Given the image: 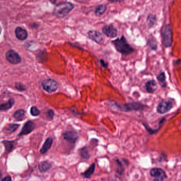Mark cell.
I'll list each match as a JSON object with an SVG mask.
<instances>
[{
    "mask_svg": "<svg viewBox=\"0 0 181 181\" xmlns=\"http://www.w3.org/2000/svg\"><path fill=\"white\" fill-rule=\"evenodd\" d=\"M115 47L119 53L123 55H128L134 52V49L128 43L124 36H121L112 42Z\"/></svg>",
    "mask_w": 181,
    "mask_h": 181,
    "instance_id": "cell-1",
    "label": "cell"
},
{
    "mask_svg": "<svg viewBox=\"0 0 181 181\" xmlns=\"http://www.w3.org/2000/svg\"><path fill=\"white\" fill-rule=\"evenodd\" d=\"M112 106L121 112H123L142 111L147 107L146 105L139 102H131L126 104H121L117 102H114L112 104Z\"/></svg>",
    "mask_w": 181,
    "mask_h": 181,
    "instance_id": "cell-2",
    "label": "cell"
},
{
    "mask_svg": "<svg viewBox=\"0 0 181 181\" xmlns=\"http://www.w3.org/2000/svg\"><path fill=\"white\" fill-rule=\"evenodd\" d=\"M74 8V5L69 2H60L54 8V15L59 18H63L68 16Z\"/></svg>",
    "mask_w": 181,
    "mask_h": 181,
    "instance_id": "cell-3",
    "label": "cell"
},
{
    "mask_svg": "<svg viewBox=\"0 0 181 181\" xmlns=\"http://www.w3.org/2000/svg\"><path fill=\"white\" fill-rule=\"evenodd\" d=\"M162 44L166 48L170 47L173 44V32L170 24H166L162 31Z\"/></svg>",
    "mask_w": 181,
    "mask_h": 181,
    "instance_id": "cell-4",
    "label": "cell"
},
{
    "mask_svg": "<svg viewBox=\"0 0 181 181\" xmlns=\"http://www.w3.org/2000/svg\"><path fill=\"white\" fill-rule=\"evenodd\" d=\"M41 85L43 89L48 93H53L55 92L59 87L58 83L53 79H44L42 81Z\"/></svg>",
    "mask_w": 181,
    "mask_h": 181,
    "instance_id": "cell-5",
    "label": "cell"
},
{
    "mask_svg": "<svg viewBox=\"0 0 181 181\" xmlns=\"http://www.w3.org/2000/svg\"><path fill=\"white\" fill-rule=\"evenodd\" d=\"M173 107L172 101L170 100H164L160 101L157 107V111L160 114H164L169 112Z\"/></svg>",
    "mask_w": 181,
    "mask_h": 181,
    "instance_id": "cell-6",
    "label": "cell"
},
{
    "mask_svg": "<svg viewBox=\"0 0 181 181\" xmlns=\"http://www.w3.org/2000/svg\"><path fill=\"white\" fill-rule=\"evenodd\" d=\"M6 60L11 64L16 65L22 62V58L19 54L13 50H10L6 52Z\"/></svg>",
    "mask_w": 181,
    "mask_h": 181,
    "instance_id": "cell-7",
    "label": "cell"
},
{
    "mask_svg": "<svg viewBox=\"0 0 181 181\" xmlns=\"http://www.w3.org/2000/svg\"><path fill=\"white\" fill-rule=\"evenodd\" d=\"M150 175L154 178V181H164L167 178L166 172L160 168H152L150 172Z\"/></svg>",
    "mask_w": 181,
    "mask_h": 181,
    "instance_id": "cell-8",
    "label": "cell"
},
{
    "mask_svg": "<svg viewBox=\"0 0 181 181\" xmlns=\"http://www.w3.org/2000/svg\"><path fill=\"white\" fill-rule=\"evenodd\" d=\"M62 136L65 140L72 144H75L79 138L78 133L75 131H65Z\"/></svg>",
    "mask_w": 181,
    "mask_h": 181,
    "instance_id": "cell-9",
    "label": "cell"
},
{
    "mask_svg": "<svg viewBox=\"0 0 181 181\" xmlns=\"http://www.w3.org/2000/svg\"><path fill=\"white\" fill-rule=\"evenodd\" d=\"M35 124L32 121H28L22 128V130L18 134L19 136L27 135L31 133L35 129Z\"/></svg>",
    "mask_w": 181,
    "mask_h": 181,
    "instance_id": "cell-10",
    "label": "cell"
},
{
    "mask_svg": "<svg viewBox=\"0 0 181 181\" xmlns=\"http://www.w3.org/2000/svg\"><path fill=\"white\" fill-rule=\"evenodd\" d=\"M88 37L95 42L101 44L104 43V38L101 33L96 30H90L88 32Z\"/></svg>",
    "mask_w": 181,
    "mask_h": 181,
    "instance_id": "cell-11",
    "label": "cell"
},
{
    "mask_svg": "<svg viewBox=\"0 0 181 181\" xmlns=\"http://www.w3.org/2000/svg\"><path fill=\"white\" fill-rule=\"evenodd\" d=\"M102 32L107 37L115 38L117 36V30L112 25H107L104 26L102 29Z\"/></svg>",
    "mask_w": 181,
    "mask_h": 181,
    "instance_id": "cell-12",
    "label": "cell"
},
{
    "mask_svg": "<svg viewBox=\"0 0 181 181\" xmlns=\"http://www.w3.org/2000/svg\"><path fill=\"white\" fill-rule=\"evenodd\" d=\"M15 35L19 40H24L28 37V32L22 27H18L15 29Z\"/></svg>",
    "mask_w": 181,
    "mask_h": 181,
    "instance_id": "cell-13",
    "label": "cell"
},
{
    "mask_svg": "<svg viewBox=\"0 0 181 181\" xmlns=\"http://www.w3.org/2000/svg\"><path fill=\"white\" fill-rule=\"evenodd\" d=\"M53 142V139L51 136H49L46 139L45 141L43 144V146L40 150V154H45L48 152V150L51 149Z\"/></svg>",
    "mask_w": 181,
    "mask_h": 181,
    "instance_id": "cell-14",
    "label": "cell"
},
{
    "mask_svg": "<svg viewBox=\"0 0 181 181\" xmlns=\"http://www.w3.org/2000/svg\"><path fill=\"white\" fill-rule=\"evenodd\" d=\"M145 87L148 93H154L158 89V85L154 80H149L146 83Z\"/></svg>",
    "mask_w": 181,
    "mask_h": 181,
    "instance_id": "cell-15",
    "label": "cell"
},
{
    "mask_svg": "<svg viewBox=\"0 0 181 181\" xmlns=\"http://www.w3.org/2000/svg\"><path fill=\"white\" fill-rule=\"evenodd\" d=\"M52 164L48 161H43L38 165V170L40 173H45L51 170Z\"/></svg>",
    "mask_w": 181,
    "mask_h": 181,
    "instance_id": "cell-16",
    "label": "cell"
},
{
    "mask_svg": "<svg viewBox=\"0 0 181 181\" xmlns=\"http://www.w3.org/2000/svg\"><path fill=\"white\" fill-rule=\"evenodd\" d=\"M26 111L24 109H19L14 113L13 117L17 121H22L25 119Z\"/></svg>",
    "mask_w": 181,
    "mask_h": 181,
    "instance_id": "cell-17",
    "label": "cell"
},
{
    "mask_svg": "<svg viewBox=\"0 0 181 181\" xmlns=\"http://www.w3.org/2000/svg\"><path fill=\"white\" fill-rule=\"evenodd\" d=\"M15 103L14 98H10L8 101L5 103L1 104L0 106V109L1 111H6L11 108Z\"/></svg>",
    "mask_w": 181,
    "mask_h": 181,
    "instance_id": "cell-18",
    "label": "cell"
},
{
    "mask_svg": "<svg viewBox=\"0 0 181 181\" xmlns=\"http://www.w3.org/2000/svg\"><path fill=\"white\" fill-rule=\"evenodd\" d=\"M95 167H96L95 164V163H93L90 166V167L88 168L87 170H85V172H84L83 173L81 174V175L83 176L84 178H90L91 176L92 175L93 173H94V172H95Z\"/></svg>",
    "mask_w": 181,
    "mask_h": 181,
    "instance_id": "cell-19",
    "label": "cell"
},
{
    "mask_svg": "<svg viewBox=\"0 0 181 181\" xmlns=\"http://www.w3.org/2000/svg\"><path fill=\"white\" fill-rule=\"evenodd\" d=\"M79 153L80 157L85 160H88L90 158V156L89 153L88 148L87 146L83 147L81 148H80L79 150Z\"/></svg>",
    "mask_w": 181,
    "mask_h": 181,
    "instance_id": "cell-20",
    "label": "cell"
},
{
    "mask_svg": "<svg viewBox=\"0 0 181 181\" xmlns=\"http://www.w3.org/2000/svg\"><path fill=\"white\" fill-rule=\"evenodd\" d=\"M2 143L3 144L5 147L6 151L8 152H10L14 149L15 145V142L14 140H3L2 141Z\"/></svg>",
    "mask_w": 181,
    "mask_h": 181,
    "instance_id": "cell-21",
    "label": "cell"
},
{
    "mask_svg": "<svg viewBox=\"0 0 181 181\" xmlns=\"http://www.w3.org/2000/svg\"><path fill=\"white\" fill-rule=\"evenodd\" d=\"M157 18L156 15L150 14L147 18V23L149 27H152L157 24Z\"/></svg>",
    "mask_w": 181,
    "mask_h": 181,
    "instance_id": "cell-22",
    "label": "cell"
},
{
    "mask_svg": "<svg viewBox=\"0 0 181 181\" xmlns=\"http://www.w3.org/2000/svg\"><path fill=\"white\" fill-rule=\"evenodd\" d=\"M20 124L17 123H12L9 124L5 129L4 132L7 134H11L14 132L19 128Z\"/></svg>",
    "mask_w": 181,
    "mask_h": 181,
    "instance_id": "cell-23",
    "label": "cell"
},
{
    "mask_svg": "<svg viewBox=\"0 0 181 181\" xmlns=\"http://www.w3.org/2000/svg\"><path fill=\"white\" fill-rule=\"evenodd\" d=\"M107 9V6L106 4H101L96 8L95 14L96 16H101L106 12Z\"/></svg>",
    "mask_w": 181,
    "mask_h": 181,
    "instance_id": "cell-24",
    "label": "cell"
},
{
    "mask_svg": "<svg viewBox=\"0 0 181 181\" xmlns=\"http://www.w3.org/2000/svg\"><path fill=\"white\" fill-rule=\"evenodd\" d=\"M157 80L159 81L160 85L163 88L167 87V82L166 80V75L164 72H161L159 75L157 76Z\"/></svg>",
    "mask_w": 181,
    "mask_h": 181,
    "instance_id": "cell-25",
    "label": "cell"
},
{
    "mask_svg": "<svg viewBox=\"0 0 181 181\" xmlns=\"http://www.w3.org/2000/svg\"><path fill=\"white\" fill-rule=\"evenodd\" d=\"M115 162L117 165V169L116 170V172L119 175H121L122 174L123 172L124 171V167L122 162L119 159H116L115 160Z\"/></svg>",
    "mask_w": 181,
    "mask_h": 181,
    "instance_id": "cell-26",
    "label": "cell"
},
{
    "mask_svg": "<svg viewBox=\"0 0 181 181\" xmlns=\"http://www.w3.org/2000/svg\"><path fill=\"white\" fill-rule=\"evenodd\" d=\"M147 44L153 51L156 50L158 48V43L154 39H149L147 41Z\"/></svg>",
    "mask_w": 181,
    "mask_h": 181,
    "instance_id": "cell-27",
    "label": "cell"
},
{
    "mask_svg": "<svg viewBox=\"0 0 181 181\" xmlns=\"http://www.w3.org/2000/svg\"><path fill=\"white\" fill-rule=\"evenodd\" d=\"M30 113L33 116H37L40 115V111L37 107L33 106L30 108Z\"/></svg>",
    "mask_w": 181,
    "mask_h": 181,
    "instance_id": "cell-28",
    "label": "cell"
},
{
    "mask_svg": "<svg viewBox=\"0 0 181 181\" xmlns=\"http://www.w3.org/2000/svg\"><path fill=\"white\" fill-rule=\"evenodd\" d=\"M14 87L17 90L19 91L20 92H23L26 90L25 85L22 83H16Z\"/></svg>",
    "mask_w": 181,
    "mask_h": 181,
    "instance_id": "cell-29",
    "label": "cell"
},
{
    "mask_svg": "<svg viewBox=\"0 0 181 181\" xmlns=\"http://www.w3.org/2000/svg\"><path fill=\"white\" fill-rule=\"evenodd\" d=\"M54 115H55V112L53 109H49L47 112V117L49 119V120H53Z\"/></svg>",
    "mask_w": 181,
    "mask_h": 181,
    "instance_id": "cell-30",
    "label": "cell"
},
{
    "mask_svg": "<svg viewBox=\"0 0 181 181\" xmlns=\"http://www.w3.org/2000/svg\"><path fill=\"white\" fill-rule=\"evenodd\" d=\"M100 63H101V66L103 67V68H107L108 66V64L107 62L105 61L104 60H103V59H101L100 60Z\"/></svg>",
    "mask_w": 181,
    "mask_h": 181,
    "instance_id": "cell-31",
    "label": "cell"
},
{
    "mask_svg": "<svg viewBox=\"0 0 181 181\" xmlns=\"http://www.w3.org/2000/svg\"><path fill=\"white\" fill-rule=\"evenodd\" d=\"M12 178L10 176H6L4 178L1 179V181H11Z\"/></svg>",
    "mask_w": 181,
    "mask_h": 181,
    "instance_id": "cell-32",
    "label": "cell"
},
{
    "mask_svg": "<svg viewBox=\"0 0 181 181\" xmlns=\"http://www.w3.org/2000/svg\"><path fill=\"white\" fill-rule=\"evenodd\" d=\"M111 3H121L124 0H108Z\"/></svg>",
    "mask_w": 181,
    "mask_h": 181,
    "instance_id": "cell-33",
    "label": "cell"
}]
</instances>
